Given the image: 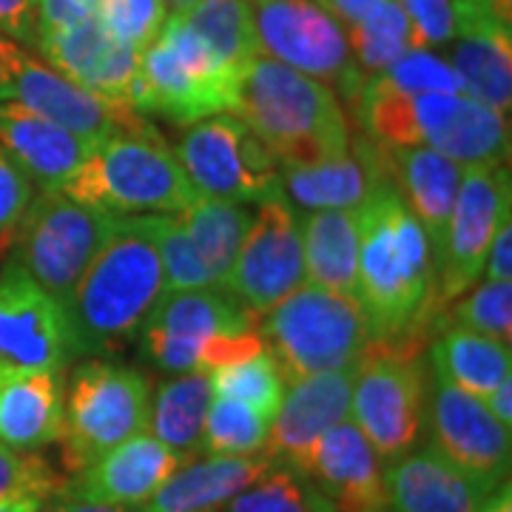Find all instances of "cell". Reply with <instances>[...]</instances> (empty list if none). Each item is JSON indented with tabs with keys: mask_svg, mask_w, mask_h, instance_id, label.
<instances>
[{
	"mask_svg": "<svg viewBox=\"0 0 512 512\" xmlns=\"http://www.w3.org/2000/svg\"><path fill=\"white\" fill-rule=\"evenodd\" d=\"M481 279L490 282H512V211L501 220L498 231H495L490 254L484 262V274Z\"/></svg>",
	"mask_w": 512,
	"mask_h": 512,
	"instance_id": "c3c4849f",
	"label": "cell"
},
{
	"mask_svg": "<svg viewBox=\"0 0 512 512\" xmlns=\"http://www.w3.org/2000/svg\"><path fill=\"white\" fill-rule=\"evenodd\" d=\"M63 433V373L0 376V441L37 453Z\"/></svg>",
	"mask_w": 512,
	"mask_h": 512,
	"instance_id": "83f0119b",
	"label": "cell"
},
{
	"mask_svg": "<svg viewBox=\"0 0 512 512\" xmlns=\"http://www.w3.org/2000/svg\"><path fill=\"white\" fill-rule=\"evenodd\" d=\"M9 100V92H6V86H3V80H0V103H6Z\"/></svg>",
	"mask_w": 512,
	"mask_h": 512,
	"instance_id": "6f0895ef",
	"label": "cell"
},
{
	"mask_svg": "<svg viewBox=\"0 0 512 512\" xmlns=\"http://www.w3.org/2000/svg\"><path fill=\"white\" fill-rule=\"evenodd\" d=\"M430 447L470 476L478 487L495 493L510 481L512 439L487 410V404L433 376V393L427 399Z\"/></svg>",
	"mask_w": 512,
	"mask_h": 512,
	"instance_id": "e0dca14e",
	"label": "cell"
},
{
	"mask_svg": "<svg viewBox=\"0 0 512 512\" xmlns=\"http://www.w3.org/2000/svg\"><path fill=\"white\" fill-rule=\"evenodd\" d=\"M225 512H336L311 478L285 464H271L251 487L228 501Z\"/></svg>",
	"mask_w": 512,
	"mask_h": 512,
	"instance_id": "d590c367",
	"label": "cell"
},
{
	"mask_svg": "<svg viewBox=\"0 0 512 512\" xmlns=\"http://www.w3.org/2000/svg\"><path fill=\"white\" fill-rule=\"evenodd\" d=\"M512 211V185L507 163L467 165L461 171L456 202L444 231L436 268V308L450 305L481 282L495 231Z\"/></svg>",
	"mask_w": 512,
	"mask_h": 512,
	"instance_id": "4fadbf2b",
	"label": "cell"
},
{
	"mask_svg": "<svg viewBox=\"0 0 512 512\" xmlns=\"http://www.w3.org/2000/svg\"><path fill=\"white\" fill-rule=\"evenodd\" d=\"M384 89L407 94H464L461 77L444 60L430 49H410L399 60H393L387 69L370 77Z\"/></svg>",
	"mask_w": 512,
	"mask_h": 512,
	"instance_id": "ab89813d",
	"label": "cell"
},
{
	"mask_svg": "<svg viewBox=\"0 0 512 512\" xmlns=\"http://www.w3.org/2000/svg\"><path fill=\"white\" fill-rule=\"evenodd\" d=\"M274 154L279 168L345 157L350 126L333 86L271 57L242 66L234 111Z\"/></svg>",
	"mask_w": 512,
	"mask_h": 512,
	"instance_id": "3957f363",
	"label": "cell"
},
{
	"mask_svg": "<svg viewBox=\"0 0 512 512\" xmlns=\"http://www.w3.org/2000/svg\"><path fill=\"white\" fill-rule=\"evenodd\" d=\"M154 234H157V248H160V259H163L165 291L174 293L217 288L205 271V265L200 262L197 251H194L185 228L177 220V214H157Z\"/></svg>",
	"mask_w": 512,
	"mask_h": 512,
	"instance_id": "b9f144b4",
	"label": "cell"
},
{
	"mask_svg": "<svg viewBox=\"0 0 512 512\" xmlns=\"http://www.w3.org/2000/svg\"><path fill=\"white\" fill-rule=\"evenodd\" d=\"M302 285V220L296 217L288 194L276 191L274 197L259 202L254 222L220 288L231 293L248 313L265 316Z\"/></svg>",
	"mask_w": 512,
	"mask_h": 512,
	"instance_id": "5bb4252c",
	"label": "cell"
},
{
	"mask_svg": "<svg viewBox=\"0 0 512 512\" xmlns=\"http://www.w3.org/2000/svg\"><path fill=\"white\" fill-rule=\"evenodd\" d=\"M481 512H512L510 481H507V484H501V487H498L495 493H490V498L484 501Z\"/></svg>",
	"mask_w": 512,
	"mask_h": 512,
	"instance_id": "816d5d0a",
	"label": "cell"
},
{
	"mask_svg": "<svg viewBox=\"0 0 512 512\" xmlns=\"http://www.w3.org/2000/svg\"><path fill=\"white\" fill-rule=\"evenodd\" d=\"M256 330L285 384L330 370H350L373 339L356 299L308 282L265 313Z\"/></svg>",
	"mask_w": 512,
	"mask_h": 512,
	"instance_id": "8992f818",
	"label": "cell"
},
{
	"mask_svg": "<svg viewBox=\"0 0 512 512\" xmlns=\"http://www.w3.org/2000/svg\"><path fill=\"white\" fill-rule=\"evenodd\" d=\"M72 362V330L63 302L6 259L0 268V376L66 373Z\"/></svg>",
	"mask_w": 512,
	"mask_h": 512,
	"instance_id": "9a60e30c",
	"label": "cell"
},
{
	"mask_svg": "<svg viewBox=\"0 0 512 512\" xmlns=\"http://www.w3.org/2000/svg\"><path fill=\"white\" fill-rule=\"evenodd\" d=\"M242 69L217 57L180 15H168L160 35L143 49V114H163L171 123L191 126L197 120L234 111Z\"/></svg>",
	"mask_w": 512,
	"mask_h": 512,
	"instance_id": "ba28073f",
	"label": "cell"
},
{
	"mask_svg": "<svg viewBox=\"0 0 512 512\" xmlns=\"http://www.w3.org/2000/svg\"><path fill=\"white\" fill-rule=\"evenodd\" d=\"M180 18L234 69L259 57L248 0H194Z\"/></svg>",
	"mask_w": 512,
	"mask_h": 512,
	"instance_id": "e575fe53",
	"label": "cell"
},
{
	"mask_svg": "<svg viewBox=\"0 0 512 512\" xmlns=\"http://www.w3.org/2000/svg\"><path fill=\"white\" fill-rule=\"evenodd\" d=\"M0 80L12 103H20L23 109L52 120L92 146L111 134H131L151 128L146 114L83 89L80 83L52 69L46 60L32 55L26 46L3 35H0Z\"/></svg>",
	"mask_w": 512,
	"mask_h": 512,
	"instance_id": "8fae6325",
	"label": "cell"
},
{
	"mask_svg": "<svg viewBox=\"0 0 512 512\" xmlns=\"http://www.w3.org/2000/svg\"><path fill=\"white\" fill-rule=\"evenodd\" d=\"M211 387H214V396L248 404V407H254L262 416L274 421L288 384L271 359V353L262 350L251 359L211 370Z\"/></svg>",
	"mask_w": 512,
	"mask_h": 512,
	"instance_id": "f35d334b",
	"label": "cell"
},
{
	"mask_svg": "<svg viewBox=\"0 0 512 512\" xmlns=\"http://www.w3.org/2000/svg\"><path fill=\"white\" fill-rule=\"evenodd\" d=\"M427 148L450 157L461 168L484 163H507L510 157V120L504 111L458 94L447 120L433 134Z\"/></svg>",
	"mask_w": 512,
	"mask_h": 512,
	"instance_id": "1f68e13d",
	"label": "cell"
},
{
	"mask_svg": "<svg viewBox=\"0 0 512 512\" xmlns=\"http://www.w3.org/2000/svg\"><path fill=\"white\" fill-rule=\"evenodd\" d=\"M282 185L288 200H296L308 211H353L365 205L367 197L390 180L382 163L379 146L362 137L345 157L311 165H285Z\"/></svg>",
	"mask_w": 512,
	"mask_h": 512,
	"instance_id": "484cf974",
	"label": "cell"
},
{
	"mask_svg": "<svg viewBox=\"0 0 512 512\" xmlns=\"http://www.w3.org/2000/svg\"><path fill=\"white\" fill-rule=\"evenodd\" d=\"M268 467L265 456H197L185 461L148 504L128 512H220Z\"/></svg>",
	"mask_w": 512,
	"mask_h": 512,
	"instance_id": "4316f807",
	"label": "cell"
},
{
	"mask_svg": "<svg viewBox=\"0 0 512 512\" xmlns=\"http://www.w3.org/2000/svg\"><path fill=\"white\" fill-rule=\"evenodd\" d=\"M456 32L450 66L464 94L498 111L512 103L510 0H453Z\"/></svg>",
	"mask_w": 512,
	"mask_h": 512,
	"instance_id": "d6986e66",
	"label": "cell"
},
{
	"mask_svg": "<svg viewBox=\"0 0 512 512\" xmlns=\"http://www.w3.org/2000/svg\"><path fill=\"white\" fill-rule=\"evenodd\" d=\"M57 191L111 217L180 214L197 197L177 151L154 126L94 143Z\"/></svg>",
	"mask_w": 512,
	"mask_h": 512,
	"instance_id": "277c9868",
	"label": "cell"
},
{
	"mask_svg": "<svg viewBox=\"0 0 512 512\" xmlns=\"http://www.w3.org/2000/svg\"><path fill=\"white\" fill-rule=\"evenodd\" d=\"M430 362H433V376L476 396L481 402L512 376L510 345L458 328L441 330L439 339L430 345Z\"/></svg>",
	"mask_w": 512,
	"mask_h": 512,
	"instance_id": "4dcf8cb0",
	"label": "cell"
},
{
	"mask_svg": "<svg viewBox=\"0 0 512 512\" xmlns=\"http://www.w3.org/2000/svg\"><path fill=\"white\" fill-rule=\"evenodd\" d=\"M177 220L185 228L211 282L220 288L237 259L239 245L254 222V214L239 202L194 197V202L177 214Z\"/></svg>",
	"mask_w": 512,
	"mask_h": 512,
	"instance_id": "d6a6232c",
	"label": "cell"
},
{
	"mask_svg": "<svg viewBox=\"0 0 512 512\" xmlns=\"http://www.w3.org/2000/svg\"><path fill=\"white\" fill-rule=\"evenodd\" d=\"M379 151H382V163L390 183L396 185L407 211L421 225L436 259L464 168L453 163L450 157L439 154L436 148L427 146H379Z\"/></svg>",
	"mask_w": 512,
	"mask_h": 512,
	"instance_id": "603a6c76",
	"label": "cell"
},
{
	"mask_svg": "<svg viewBox=\"0 0 512 512\" xmlns=\"http://www.w3.org/2000/svg\"><path fill=\"white\" fill-rule=\"evenodd\" d=\"M66 478L37 453L15 450L0 441V501L40 498L52 501L66 493Z\"/></svg>",
	"mask_w": 512,
	"mask_h": 512,
	"instance_id": "60d3db41",
	"label": "cell"
},
{
	"mask_svg": "<svg viewBox=\"0 0 512 512\" xmlns=\"http://www.w3.org/2000/svg\"><path fill=\"white\" fill-rule=\"evenodd\" d=\"M191 3H194V0H165V6L171 9V15H180V12H185Z\"/></svg>",
	"mask_w": 512,
	"mask_h": 512,
	"instance_id": "9f6ffc18",
	"label": "cell"
},
{
	"mask_svg": "<svg viewBox=\"0 0 512 512\" xmlns=\"http://www.w3.org/2000/svg\"><path fill=\"white\" fill-rule=\"evenodd\" d=\"M399 6L413 26L419 49H433L453 40L456 32L453 0H399Z\"/></svg>",
	"mask_w": 512,
	"mask_h": 512,
	"instance_id": "f6af8a7d",
	"label": "cell"
},
{
	"mask_svg": "<svg viewBox=\"0 0 512 512\" xmlns=\"http://www.w3.org/2000/svg\"><path fill=\"white\" fill-rule=\"evenodd\" d=\"M177 157L197 197L259 205L282 191V171L237 114H214L185 128Z\"/></svg>",
	"mask_w": 512,
	"mask_h": 512,
	"instance_id": "30bf717a",
	"label": "cell"
},
{
	"mask_svg": "<svg viewBox=\"0 0 512 512\" xmlns=\"http://www.w3.org/2000/svg\"><path fill=\"white\" fill-rule=\"evenodd\" d=\"M384 512H390V510H384Z\"/></svg>",
	"mask_w": 512,
	"mask_h": 512,
	"instance_id": "680465c9",
	"label": "cell"
},
{
	"mask_svg": "<svg viewBox=\"0 0 512 512\" xmlns=\"http://www.w3.org/2000/svg\"><path fill=\"white\" fill-rule=\"evenodd\" d=\"M0 151L40 191H57L86 160L92 143L20 103H0Z\"/></svg>",
	"mask_w": 512,
	"mask_h": 512,
	"instance_id": "cb8c5ba5",
	"label": "cell"
},
{
	"mask_svg": "<svg viewBox=\"0 0 512 512\" xmlns=\"http://www.w3.org/2000/svg\"><path fill=\"white\" fill-rule=\"evenodd\" d=\"M424 339H370L353 365L350 416L384 467L416 450L427 421Z\"/></svg>",
	"mask_w": 512,
	"mask_h": 512,
	"instance_id": "5b68a950",
	"label": "cell"
},
{
	"mask_svg": "<svg viewBox=\"0 0 512 512\" xmlns=\"http://www.w3.org/2000/svg\"><path fill=\"white\" fill-rule=\"evenodd\" d=\"M214 402L211 373L205 370H188L174 373L171 379L160 382L151 390V416H148V433L171 447L185 461L205 456L202 453V430Z\"/></svg>",
	"mask_w": 512,
	"mask_h": 512,
	"instance_id": "f546056e",
	"label": "cell"
},
{
	"mask_svg": "<svg viewBox=\"0 0 512 512\" xmlns=\"http://www.w3.org/2000/svg\"><path fill=\"white\" fill-rule=\"evenodd\" d=\"M154 222L157 214L117 217L66 296L74 359H94L128 345L165 293Z\"/></svg>",
	"mask_w": 512,
	"mask_h": 512,
	"instance_id": "7a4b0ae2",
	"label": "cell"
},
{
	"mask_svg": "<svg viewBox=\"0 0 512 512\" xmlns=\"http://www.w3.org/2000/svg\"><path fill=\"white\" fill-rule=\"evenodd\" d=\"M484 404H487V410L493 413L495 419L512 430V376L498 384L493 393L484 399Z\"/></svg>",
	"mask_w": 512,
	"mask_h": 512,
	"instance_id": "f907efd6",
	"label": "cell"
},
{
	"mask_svg": "<svg viewBox=\"0 0 512 512\" xmlns=\"http://www.w3.org/2000/svg\"><path fill=\"white\" fill-rule=\"evenodd\" d=\"M97 9L100 0H37V35L69 29L80 20L94 18Z\"/></svg>",
	"mask_w": 512,
	"mask_h": 512,
	"instance_id": "bcb514c9",
	"label": "cell"
},
{
	"mask_svg": "<svg viewBox=\"0 0 512 512\" xmlns=\"http://www.w3.org/2000/svg\"><path fill=\"white\" fill-rule=\"evenodd\" d=\"M114 220L117 217L80 205L63 191H40L20 217L6 256L43 291L66 302L103 239L109 237Z\"/></svg>",
	"mask_w": 512,
	"mask_h": 512,
	"instance_id": "9c48e42d",
	"label": "cell"
},
{
	"mask_svg": "<svg viewBox=\"0 0 512 512\" xmlns=\"http://www.w3.org/2000/svg\"><path fill=\"white\" fill-rule=\"evenodd\" d=\"M359 211L356 296L373 339L416 336L436 328L433 248L396 185L384 180Z\"/></svg>",
	"mask_w": 512,
	"mask_h": 512,
	"instance_id": "6da1fadb",
	"label": "cell"
},
{
	"mask_svg": "<svg viewBox=\"0 0 512 512\" xmlns=\"http://www.w3.org/2000/svg\"><path fill=\"white\" fill-rule=\"evenodd\" d=\"M271 419L248 404L214 396L205 430L202 453L205 456H262L268 441Z\"/></svg>",
	"mask_w": 512,
	"mask_h": 512,
	"instance_id": "74e56055",
	"label": "cell"
},
{
	"mask_svg": "<svg viewBox=\"0 0 512 512\" xmlns=\"http://www.w3.org/2000/svg\"><path fill=\"white\" fill-rule=\"evenodd\" d=\"M66 512H128L120 510V507H106V504H92V501H77V498H66Z\"/></svg>",
	"mask_w": 512,
	"mask_h": 512,
	"instance_id": "db71d44e",
	"label": "cell"
},
{
	"mask_svg": "<svg viewBox=\"0 0 512 512\" xmlns=\"http://www.w3.org/2000/svg\"><path fill=\"white\" fill-rule=\"evenodd\" d=\"M43 504L40 498H12V501H0V512H37Z\"/></svg>",
	"mask_w": 512,
	"mask_h": 512,
	"instance_id": "f5cc1de1",
	"label": "cell"
},
{
	"mask_svg": "<svg viewBox=\"0 0 512 512\" xmlns=\"http://www.w3.org/2000/svg\"><path fill=\"white\" fill-rule=\"evenodd\" d=\"M151 382L137 367L86 359L63 384L60 458L69 476L83 473L111 447L148 430Z\"/></svg>",
	"mask_w": 512,
	"mask_h": 512,
	"instance_id": "52a82bcc",
	"label": "cell"
},
{
	"mask_svg": "<svg viewBox=\"0 0 512 512\" xmlns=\"http://www.w3.org/2000/svg\"><path fill=\"white\" fill-rule=\"evenodd\" d=\"M97 18L120 43L146 49L168 20V6L165 0H100Z\"/></svg>",
	"mask_w": 512,
	"mask_h": 512,
	"instance_id": "7bdbcfd3",
	"label": "cell"
},
{
	"mask_svg": "<svg viewBox=\"0 0 512 512\" xmlns=\"http://www.w3.org/2000/svg\"><path fill=\"white\" fill-rule=\"evenodd\" d=\"M256 316L222 288L165 291L140 325L146 356L165 373L202 370V350L217 333L256 328Z\"/></svg>",
	"mask_w": 512,
	"mask_h": 512,
	"instance_id": "2e32d148",
	"label": "cell"
},
{
	"mask_svg": "<svg viewBox=\"0 0 512 512\" xmlns=\"http://www.w3.org/2000/svg\"><path fill=\"white\" fill-rule=\"evenodd\" d=\"M32 197H35L32 180L0 151V256L9 254L20 217L26 214Z\"/></svg>",
	"mask_w": 512,
	"mask_h": 512,
	"instance_id": "ee69618b",
	"label": "cell"
},
{
	"mask_svg": "<svg viewBox=\"0 0 512 512\" xmlns=\"http://www.w3.org/2000/svg\"><path fill=\"white\" fill-rule=\"evenodd\" d=\"M0 35L20 46H35L37 0H0Z\"/></svg>",
	"mask_w": 512,
	"mask_h": 512,
	"instance_id": "7dc6e473",
	"label": "cell"
},
{
	"mask_svg": "<svg viewBox=\"0 0 512 512\" xmlns=\"http://www.w3.org/2000/svg\"><path fill=\"white\" fill-rule=\"evenodd\" d=\"M302 473L322 490L336 512H384V461L350 419L339 421L313 447Z\"/></svg>",
	"mask_w": 512,
	"mask_h": 512,
	"instance_id": "7402d4cb",
	"label": "cell"
},
{
	"mask_svg": "<svg viewBox=\"0 0 512 512\" xmlns=\"http://www.w3.org/2000/svg\"><path fill=\"white\" fill-rule=\"evenodd\" d=\"M37 512H66V501H63V495H60V498H52L49 504H43Z\"/></svg>",
	"mask_w": 512,
	"mask_h": 512,
	"instance_id": "11a10c76",
	"label": "cell"
},
{
	"mask_svg": "<svg viewBox=\"0 0 512 512\" xmlns=\"http://www.w3.org/2000/svg\"><path fill=\"white\" fill-rule=\"evenodd\" d=\"M345 32H348L353 69L365 80L387 69L404 52L419 49L413 26L399 6V0H382L376 9L367 12L365 18L350 23Z\"/></svg>",
	"mask_w": 512,
	"mask_h": 512,
	"instance_id": "836d02e7",
	"label": "cell"
},
{
	"mask_svg": "<svg viewBox=\"0 0 512 512\" xmlns=\"http://www.w3.org/2000/svg\"><path fill=\"white\" fill-rule=\"evenodd\" d=\"M254 20L256 49L262 57L285 63L336 86L353 100L365 77L353 69L348 32L316 0H248Z\"/></svg>",
	"mask_w": 512,
	"mask_h": 512,
	"instance_id": "7c38bea8",
	"label": "cell"
},
{
	"mask_svg": "<svg viewBox=\"0 0 512 512\" xmlns=\"http://www.w3.org/2000/svg\"><path fill=\"white\" fill-rule=\"evenodd\" d=\"M325 12H330L333 18L339 20L345 29H348L350 23H356V20H362L370 12V9H376L382 0H316Z\"/></svg>",
	"mask_w": 512,
	"mask_h": 512,
	"instance_id": "681fc988",
	"label": "cell"
},
{
	"mask_svg": "<svg viewBox=\"0 0 512 512\" xmlns=\"http://www.w3.org/2000/svg\"><path fill=\"white\" fill-rule=\"evenodd\" d=\"M185 464L151 433H137L89 464L66 484V498L92 501L120 510H137L163 490V484Z\"/></svg>",
	"mask_w": 512,
	"mask_h": 512,
	"instance_id": "ffe728a7",
	"label": "cell"
},
{
	"mask_svg": "<svg viewBox=\"0 0 512 512\" xmlns=\"http://www.w3.org/2000/svg\"><path fill=\"white\" fill-rule=\"evenodd\" d=\"M305 282L322 291L356 296L359 262V211H311L302 220Z\"/></svg>",
	"mask_w": 512,
	"mask_h": 512,
	"instance_id": "f1b7e54d",
	"label": "cell"
},
{
	"mask_svg": "<svg viewBox=\"0 0 512 512\" xmlns=\"http://www.w3.org/2000/svg\"><path fill=\"white\" fill-rule=\"evenodd\" d=\"M447 328L478 333L510 345L512 339V282H478L436 313Z\"/></svg>",
	"mask_w": 512,
	"mask_h": 512,
	"instance_id": "8d00e7d4",
	"label": "cell"
},
{
	"mask_svg": "<svg viewBox=\"0 0 512 512\" xmlns=\"http://www.w3.org/2000/svg\"><path fill=\"white\" fill-rule=\"evenodd\" d=\"M390 512H481L490 493L433 447L410 450L384 467Z\"/></svg>",
	"mask_w": 512,
	"mask_h": 512,
	"instance_id": "d4e9b609",
	"label": "cell"
},
{
	"mask_svg": "<svg viewBox=\"0 0 512 512\" xmlns=\"http://www.w3.org/2000/svg\"><path fill=\"white\" fill-rule=\"evenodd\" d=\"M35 49L46 63L80 83L83 89L117 100L128 109L140 111L143 97V74L140 57L143 49H134L109 35L100 18L80 20L69 29L37 35Z\"/></svg>",
	"mask_w": 512,
	"mask_h": 512,
	"instance_id": "ac0fdd59",
	"label": "cell"
},
{
	"mask_svg": "<svg viewBox=\"0 0 512 512\" xmlns=\"http://www.w3.org/2000/svg\"><path fill=\"white\" fill-rule=\"evenodd\" d=\"M350 370H330L308 376L285 387L282 404L276 410L262 456L271 464H285L302 473L305 461L319 439L350 416Z\"/></svg>",
	"mask_w": 512,
	"mask_h": 512,
	"instance_id": "44dd1931",
	"label": "cell"
}]
</instances>
